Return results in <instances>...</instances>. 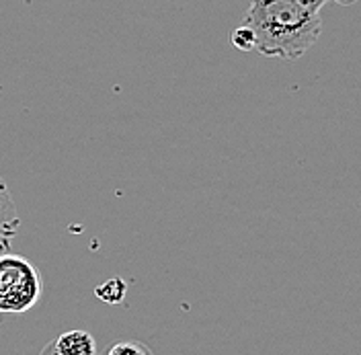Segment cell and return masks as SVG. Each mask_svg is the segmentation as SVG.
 <instances>
[{
	"label": "cell",
	"instance_id": "obj_7",
	"mask_svg": "<svg viewBox=\"0 0 361 355\" xmlns=\"http://www.w3.org/2000/svg\"><path fill=\"white\" fill-rule=\"evenodd\" d=\"M232 44H234L236 49H240V52H252L255 49V35H252V31L248 29L245 23L234 29Z\"/></svg>",
	"mask_w": 361,
	"mask_h": 355
},
{
	"label": "cell",
	"instance_id": "obj_2",
	"mask_svg": "<svg viewBox=\"0 0 361 355\" xmlns=\"http://www.w3.org/2000/svg\"><path fill=\"white\" fill-rule=\"evenodd\" d=\"M42 298V275L29 259L0 255V314H25Z\"/></svg>",
	"mask_w": 361,
	"mask_h": 355
},
{
	"label": "cell",
	"instance_id": "obj_9",
	"mask_svg": "<svg viewBox=\"0 0 361 355\" xmlns=\"http://www.w3.org/2000/svg\"><path fill=\"white\" fill-rule=\"evenodd\" d=\"M333 2H337L341 6H349V4H355L357 0H333Z\"/></svg>",
	"mask_w": 361,
	"mask_h": 355
},
{
	"label": "cell",
	"instance_id": "obj_1",
	"mask_svg": "<svg viewBox=\"0 0 361 355\" xmlns=\"http://www.w3.org/2000/svg\"><path fill=\"white\" fill-rule=\"evenodd\" d=\"M245 25L255 35V49L265 58L298 60L322 33L320 11L293 0H252Z\"/></svg>",
	"mask_w": 361,
	"mask_h": 355
},
{
	"label": "cell",
	"instance_id": "obj_6",
	"mask_svg": "<svg viewBox=\"0 0 361 355\" xmlns=\"http://www.w3.org/2000/svg\"><path fill=\"white\" fill-rule=\"evenodd\" d=\"M103 355H154L150 347H146L140 341H117L111 347L105 349Z\"/></svg>",
	"mask_w": 361,
	"mask_h": 355
},
{
	"label": "cell",
	"instance_id": "obj_8",
	"mask_svg": "<svg viewBox=\"0 0 361 355\" xmlns=\"http://www.w3.org/2000/svg\"><path fill=\"white\" fill-rule=\"evenodd\" d=\"M293 2H300V4L310 6V8H314V11H322V6H324L329 0H293Z\"/></svg>",
	"mask_w": 361,
	"mask_h": 355
},
{
	"label": "cell",
	"instance_id": "obj_3",
	"mask_svg": "<svg viewBox=\"0 0 361 355\" xmlns=\"http://www.w3.org/2000/svg\"><path fill=\"white\" fill-rule=\"evenodd\" d=\"M42 355H97V343L90 333L74 329L60 335Z\"/></svg>",
	"mask_w": 361,
	"mask_h": 355
},
{
	"label": "cell",
	"instance_id": "obj_5",
	"mask_svg": "<svg viewBox=\"0 0 361 355\" xmlns=\"http://www.w3.org/2000/svg\"><path fill=\"white\" fill-rule=\"evenodd\" d=\"M126 289H128V286H126V282H123L121 277H113V279L105 282L103 286H99V288L94 289V294H97V298L103 300V302L117 304V302L123 300Z\"/></svg>",
	"mask_w": 361,
	"mask_h": 355
},
{
	"label": "cell",
	"instance_id": "obj_4",
	"mask_svg": "<svg viewBox=\"0 0 361 355\" xmlns=\"http://www.w3.org/2000/svg\"><path fill=\"white\" fill-rule=\"evenodd\" d=\"M19 226H21V218L17 214V205L0 177V255L8 253V246L17 236Z\"/></svg>",
	"mask_w": 361,
	"mask_h": 355
}]
</instances>
